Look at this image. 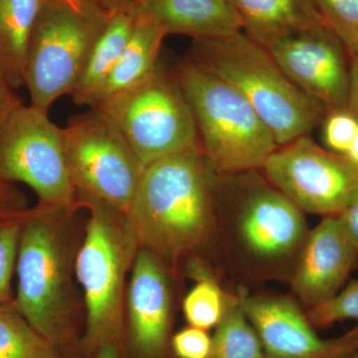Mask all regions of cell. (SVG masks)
Masks as SVG:
<instances>
[{"mask_svg": "<svg viewBox=\"0 0 358 358\" xmlns=\"http://www.w3.org/2000/svg\"><path fill=\"white\" fill-rule=\"evenodd\" d=\"M217 178L199 143L145 166L126 214L140 249L174 266L215 243Z\"/></svg>", "mask_w": 358, "mask_h": 358, "instance_id": "1", "label": "cell"}, {"mask_svg": "<svg viewBox=\"0 0 358 358\" xmlns=\"http://www.w3.org/2000/svg\"><path fill=\"white\" fill-rule=\"evenodd\" d=\"M218 239L249 281L289 279L308 232L305 213L259 171L218 174Z\"/></svg>", "mask_w": 358, "mask_h": 358, "instance_id": "2", "label": "cell"}, {"mask_svg": "<svg viewBox=\"0 0 358 358\" xmlns=\"http://www.w3.org/2000/svg\"><path fill=\"white\" fill-rule=\"evenodd\" d=\"M78 208L37 204L21 221L13 303L54 345L67 338L76 313L75 260L81 242L75 224Z\"/></svg>", "mask_w": 358, "mask_h": 358, "instance_id": "3", "label": "cell"}, {"mask_svg": "<svg viewBox=\"0 0 358 358\" xmlns=\"http://www.w3.org/2000/svg\"><path fill=\"white\" fill-rule=\"evenodd\" d=\"M185 58L237 89L279 147L310 136L326 117V110L296 88L267 48L243 32L223 38L193 40Z\"/></svg>", "mask_w": 358, "mask_h": 358, "instance_id": "4", "label": "cell"}, {"mask_svg": "<svg viewBox=\"0 0 358 358\" xmlns=\"http://www.w3.org/2000/svg\"><path fill=\"white\" fill-rule=\"evenodd\" d=\"M174 73L192 108L200 147L215 173L261 171L279 145L247 99L187 59Z\"/></svg>", "mask_w": 358, "mask_h": 358, "instance_id": "5", "label": "cell"}, {"mask_svg": "<svg viewBox=\"0 0 358 358\" xmlns=\"http://www.w3.org/2000/svg\"><path fill=\"white\" fill-rule=\"evenodd\" d=\"M77 203L89 211L75 260L86 308V341L99 345L115 343L126 307L127 274L140 247L126 214L90 197L77 196Z\"/></svg>", "mask_w": 358, "mask_h": 358, "instance_id": "6", "label": "cell"}, {"mask_svg": "<svg viewBox=\"0 0 358 358\" xmlns=\"http://www.w3.org/2000/svg\"><path fill=\"white\" fill-rule=\"evenodd\" d=\"M110 15L93 0H42L26 57L30 105L49 112L71 96Z\"/></svg>", "mask_w": 358, "mask_h": 358, "instance_id": "7", "label": "cell"}, {"mask_svg": "<svg viewBox=\"0 0 358 358\" xmlns=\"http://www.w3.org/2000/svg\"><path fill=\"white\" fill-rule=\"evenodd\" d=\"M143 166L199 143L192 108L174 71L162 63L141 83L96 106Z\"/></svg>", "mask_w": 358, "mask_h": 358, "instance_id": "8", "label": "cell"}, {"mask_svg": "<svg viewBox=\"0 0 358 358\" xmlns=\"http://www.w3.org/2000/svg\"><path fill=\"white\" fill-rule=\"evenodd\" d=\"M89 109L63 128L70 178L77 196L127 214L145 166L115 122L102 110Z\"/></svg>", "mask_w": 358, "mask_h": 358, "instance_id": "9", "label": "cell"}, {"mask_svg": "<svg viewBox=\"0 0 358 358\" xmlns=\"http://www.w3.org/2000/svg\"><path fill=\"white\" fill-rule=\"evenodd\" d=\"M0 179L27 185L38 204L79 206L63 128L51 121L48 112L30 103H20L0 128Z\"/></svg>", "mask_w": 358, "mask_h": 358, "instance_id": "10", "label": "cell"}, {"mask_svg": "<svg viewBox=\"0 0 358 358\" xmlns=\"http://www.w3.org/2000/svg\"><path fill=\"white\" fill-rule=\"evenodd\" d=\"M261 171L303 213L338 216L358 199V167L310 136L278 147Z\"/></svg>", "mask_w": 358, "mask_h": 358, "instance_id": "11", "label": "cell"}, {"mask_svg": "<svg viewBox=\"0 0 358 358\" xmlns=\"http://www.w3.org/2000/svg\"><path fill=\"white\" fill-rule=\"evenodd\" d=\"M266 48L296 88L322 106L327 114L346 109L348 53L326 25L289 35Z\"/></svg>", "mask_w": 358, "mask_h": 358, "instance_id": "12", "label": "cell"}, {"mask_svg": "<svg viewBox=\"0 0 358 358\" xmlns=\"http://www.w3.org/2000/svg\"><path fill=\"white\" fill-rule=\"evenodd\" d=\"M241 299L267 358H350L358 350V324L338 338H320L293 296L244 292Z\"/></svg>", "mask_w": 358, "mask_h": 358, "instance_id": "13", "label": "cell"}, {"mask_svg": "<svg viewBox=\"0 0 358 358\" xmlns=\"http://www.w3.org/2000/svg\"><path fill=\"white\" fill-rule=\"evenodd\" d=\"M358 260L338 216H327L301 245L288 281L294 300L308 310L333 299L343 288Z\"/></svg>", "mask_w": 358, "mask_h": 358, "instance_id": "14", "label": "cell"}, {"mask_svg": "<svg viewBox=\"0 0 358 358\" xmlns=\"http://www.w3.org/2000/svg\"><path fill=\"white\" fill-rule=\"evenodd\" d=\"M126 308L136 350L145 357L159 355L169 334L173 293L166 264L147 249L134 259Z\"/></svg>", "mask_w": 358, "mask_h": 358, "instance_id": "15", "label": "cell"}, {"mask_svg": "<svg viewBox=\"0 0 358 358\" xmlns=\"http://www.w3.org/2000/svg\"><path fill=\"white\" fill-rule=\"evenodd\" d=\"M167 35L192 40L223 38L242 32L228 0H140L129 13Z\"/></svg>", "mask_w": 358, "mask_h": 358, "instance_id": "16", "label": "cell"}, {"mask_svg": "<svg viewBox=\"0 0 358 358\" xmlns=\"http://www.w3.org/2000/svg\"><path fill=\"white\" fill-rule=\"evenodd\" d=\"M242 32L267 47L277 40L326 25L313 0H228Z\"/></svg>", "mask_w": 358, "mask_h": 358, "instance_id": "17", "label": "cell"}, {"mask_svg": "<svg viewBox=\"0 0 358 358\" xmlns=\"http://www.w3.org/2000/svg\"><path fill=\"white\" fill-rule=\"evenodd\" d=\"M134 31L117 64L99 90L91 108L141 83L159 65L160 50L166 34L150 23L134 20Z\"/></svg>", "mask_w": 358, "mask_h": 358, "instance_id": "18", "label": "cell"}, {"mask_svg": "<svg viewBox=\"0 0 358 358\" xmlns=\"http://www.w3.org/2000/svg\"><path fill=\"white\" fill-rule=\"evenodd\" d=\"M42 0H0V79L13 90L25 86L26 57Z\"/></svg>", "mask_w": 358, "mask_h": 358, "instance_id": "19", "label": "cell"}, {"mask_svg": "<svg viewBox=\"0 0 358 358\" xmlns=\"http://www.w3.org/2000/svg\"><path fill=\"white\" fill-rule=\"evenodd\" d=\"M134 18L129 13H113L101 36L94 45L81 76L71 94L78 106L91 108L99 90L117 64L134 31Z\"/></svg>", "mask_w": 358, "mask_h": 358, "instance_id": "20", "label": "cell"}, {"mask_svg": "<svg viewBox=\"0 0 358 358\" xmlns=\"http://www.w3.org/2000/svg\"><path fill=\"white\" fill-rule=\"evenodd\" d=\"M186 272L195 282L183 300L186 322L189 327L204 331L217 327L232 294L224 291L208 265L200 257L189 259Z\"/></svg>", "mask_w": 358, "mask_h": 358, "instance_id": "21", "label": "cell"}, {"mask_svg": "<svg viewBox=\"0 0 358 358\" xmlns=\"http://www.w3.org/2000/svg\"><path fill=\"white\" fill-rule=\"evenodd\" d=\"M207 358H267L244 312L241 293L231 296L222 320L216 327Z\"/></svg>", "mask_w": 358, "mask_h": 358, "instance_id": "22", "label": "cell"}, {"mask_svg": "<svg viewBox=\"0 0 358 358\" xmlns=\"http://www.w3.org/2000/svg\"><path fill=\"white\" fill-rule=\"evenodd\" d=\"M0 358H58L55 345L11 303H0Z\"/></svg>", "mask_w": 358, "mask_h": 358, "instance_id": "23", "label": "cell"}, {"mask_svg": "<svg viewBox=\"0 0 358 358\" xmlns=\"http://www.w3.org/2000/svg\"><path fill=\"white\" fill-rule=\"evenodd\" d=\"M324 24L345 47L348 55L358 50V0H313Z\"/></svg>", "mask_w": 358, "mask_h": 358, "instance_id": "24", "label": "cell"}, {"mask_svg": "<svg viewBox=\"0 0 358 358\" xmlns=\"http://www.w3.org/2000/svg\"><path fill=\"white\" fill-rule=\"evenodd\" d=\"M313 326L329 327L341 320L358 322V280L345 285L333 299L307 313Z\"/></svg>", "mask_w": 358, "mask_h": 358, "instance_id": "25", "label": "cell"}, {"mask_svg": "<svg viewBox=\"0 0 358 358\" xmlns=\"http://www.w3.org/2000/svg\"><path fill=\"white\" fill-rule=\"evenodd\" d=\"M23 218L0 222V303L13 301L11 282L15 272Z\"/></svg>", "mask_w": 358, "mask_h": 358, "instance_id": "26", "label": "cell"}, {"mask_svg": "<svg viewBox=\"0 0 358 358\" xmlns=\"http://www.w3.org/2000/svg\"><path fill=\"white\" fill-rule=\"evenodd\" d=\"M322 122V138L327 150L345 155L357 136L358 120L345 109L327 113Z\"/></svg>", "mask_w": 358, "mask_h": 358, "instance_id": "27", "label": "cell"}, {"mask_svg": "<svg viewBox=\"0 0 358 358\" xmlns=\"http://www.w3.org/2000/svg\"><path fill=\"white\" fill-rule=\"evenodd\" d=\"M212 338L204 329L189 327L173 336V348L179 358H207Z\"/></svg>", "mask_w": 358, "mask_h": 358, "instance_id": "28", "label": "cell"}, {"mask_svg": "<svg viewBox=\"0 0 358 358\" xmlns=\"http://www.w3.org/2000/svg\"><path fill=\"white\" fill-rule=\"evenodd\" d=\"M30 210L27 196L15 183L0 179V222L18 220Z\"/></svg>", "mask_w": 358, "mask_h": 358, "instance_id": "29", "label": "cell"}, {"mask_svg": "<svg viewBox=\"0 0 358 358\" xmlns=\"http://www.w3.org/2000/svg\"><path fill=\"white\" fill-rule=\"evenodd\" d=\"M343 232L358 254V199L338 215Z\"/></svg>", "mask_w": 358, "mask_h": 358, "instance_id": "30", "label": "cell"}, {"mask_svg": "<svg viewBox=\"0 0 358 358\" xmlns=\"http://www.w3.org/2000/svg\"><path fill=\"white\" fill-rule=\"evenodd\" d=\"M22 103L20 96L16 95L15 90L0 79V128L13 110Z\"/></svg>", "mask_w": 358, "mask_h": 358, "instance_id": "31", "label": "cell"}, {"mask_svg": "<svg viewBox=\"0 0 358 358\" xmlns=\"http://www.w3.org/2000/svg\"><path fill=\"white\" fill-rule=\"evenodd\" d=\"M346 110L358 120V50L350 56V85Z\"/></svg>", "mask_w": 358, "mask_h": 358, "instance_id": "32", "label": "cell"}, {"mask_svg": "<svg viewBox=\"0 0 358 358\" xmlns=\"http://www.w3.org/2000/svg\"><path fill=\"white\" fill-rule=\"evenodd\" d=\"M110 13H129L140 0H93Z\"/></svg>", "mask_w": 358, "mask_h": 358, "instance_id": "33", "label": "cell"}, {"mask_svg": "<svg viewBox=\"0 0 358 358\" xmlns=\"http://www.w3.org/2000/svg\"><path fill=\"white\" fill-rule=\"evenodd\" d=\"M94 358H120L117 345L115 343H102L99 345L98 352Z\"/></svg>", "mask_w": 358, "mask_h": 358, "instance_id": "34", "label": "cell"}, {"mask_svg": "<svg viewBox=\"0 0 358 358\" xmlns=\"http://www.w3.org/2000/svg\"><path fill=\"white\" fill-rule=\"evenodd\" d=\"M346 159L358 167V131L353 138L352 145L345 155Z\"/></svg>", "mask_w": 358, "mask_h": 358, "instance_id": "35", "label": "cell"}, {"mask_svg": "<svg viewBox=\"0 0 358 358\" xmlns=\"http://www.w3.org/2000/svg\"><path fill=\"white\" fill-rule=\"evenodd\" d=\"M350 358H358V350L357 352L355 353V355H352Z\"/></svg>", "mask_w": 358, "mask_h": 358, "instance_id": "36", "label": "cell"}, {"mask_svg": "<svg viewBox=\"0 0 358 358\" xmlns=\"http://www.w3.org/2000/svg\"><path fill=\"white\" fill-rule=\"evenodd\" d=\"M228 2H229V1H228Z\"/></svg>", "mask_w": 358, "mask_h": 358, "instance_id": "37", "label": "cell"}]
</instances>
